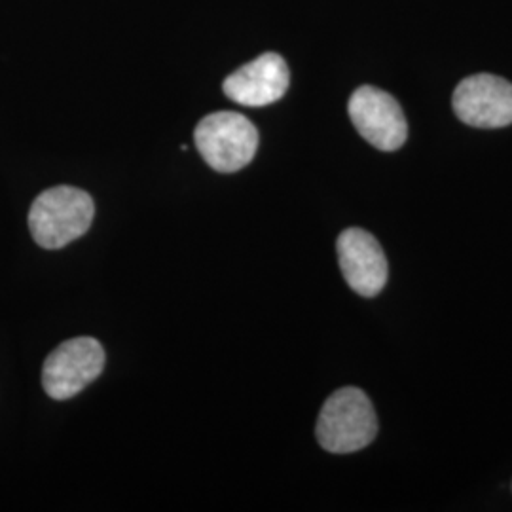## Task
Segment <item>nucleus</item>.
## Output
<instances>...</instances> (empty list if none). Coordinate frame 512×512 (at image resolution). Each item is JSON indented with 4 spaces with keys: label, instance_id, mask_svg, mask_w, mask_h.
Wrapping results in <instances>:
<instances>
[{
    "label": "nucleus",
    "instance_id": "423d86ee",
    "mask_svg": "<svg viewBox=\"0 0 512 512\" xmlns=\"http://www.w3.org/2000/svg\"><path fill=\"white\" fill-rule=\"evenodd\" d=\"M459 120L473 128H505L512 124V84L494 74L465 78L454 92Z\"/></svg>",
    "mask_w": 512,
    "mask_h": 512
},
{
    "label": "nucleus",
    "instance_id": "f03ea898",
    "mask_svg": "<svg viewBox=\"0 0 512 512\" xmlns=\"http://www.w3.org/2000/svg\"><path fill=\"white\" fill-rule=\"evenodd\" d=\"M317 440L332 454H351L366 448L378 433L374 406L365 391L344 387L323 404L317 420Z\"/></svg>",
    "mask_w": 512,
    "mask_h": 512
},
{
    "label": "nucleus",
    "instance_id": "0eeeda50",
    "mask_svg": "<svg viewBox=\"0 0 512 512\" xmlns=\"http://www.w3.org/2000/svg\"><path fill=\"white\" fill-rule=\"evenodd\" d=\"M336 249L340 270L355 293L366 298L382 293L389 268L378 239L363 228H348L340 234Z\"/></svg>",
    "mask_w": 512,
    "mask_h": 512
},
{
    "label": "nucleus",
    "instance_id": "20e7f679",
    "mask_svg": "<svg viewBox=\"0 0 512 512\" xmlns=\"http://www.w3.org/2000/svg\"><path fill=\"white\" fill-rule=\"evenodd\" d=\"M105 349L92 336H78L55 348L42 370L44 391L55 401H67L101 376Z\"/></svg>",
    "mask_w": 512,
    "mask_h": 512
},
{
    "label": "nucleus",
    "instance_id": "39448f33",
    "mask_svg": "<svg viewBox=\"0 0 512 512\" xmlns=\"http://www.w3.org/2000/svg\"><path fill=\"white\" fill-rule=\"evenodd\" d=\"M348 110L353 126L372 147L393 152L406 143L408 124L393 95L374 86H363L351 95Z\"/></svg>",
    "mask_w": 512,
    "mask_h": 512
},
{
    "label": "nucleus",
    "instance_id": "f257e3e1",
    "mask_svg": "<svg viewBox=\"0 0 512 512\" xmlns=\"http://www.w3.org/2000/svg\"><path fill=\"white\" fill-rule=\"evenodd\" d=\"M93 215L95 203L88 192L74 186H54L31 205V236L44 249H61L90 230Z\"/></svg>",
    "mask_w": 512,
    "mask_h": 512
},
{
    "label": "nucleus",
    "instance_id": "6e6552de",
    "mask_svg": "<svg viewBox=\"0 0 512 512\" xmlns=\"http://www.w3.org/2000/svg\"><path fill=\"white\" fill-rule=\"evenodd\" d=\"M291 82L285 59L277 54H264L230 74L222 90L228 99L245 107H266L279 101Z\"/></svg>",
    "mask_w": 512,
    "mask_h": 512
},
{
    "label": "nucleus",
    "instance_id": "7ed1b4c3",
    "mask_svg": "<svg viewBox=\"0 0 512 512\" xmlns=\"http://www.w3.org/2000/svg\"><path fill=\"white\" fill-rule=\"evenodd\" d=\"M203 160L220 173H236L251 164L258 148V131L243 114L222 110L205 116L194 131Z\"/></svg>",
    "mask_w": 512,
    "mask_h": 512
}]
</instances>
